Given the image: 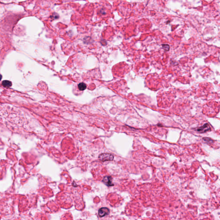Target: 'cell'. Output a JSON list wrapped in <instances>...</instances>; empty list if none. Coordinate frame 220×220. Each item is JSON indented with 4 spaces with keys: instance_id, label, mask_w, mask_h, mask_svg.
I'll list each match as a JSON object with an SVG mask.
<instances>
[{
    "instance_id": "cell-1",
    "label": "cell",
    "mask_w": 220,
    "mask_h": 220,
    "mask_svg": "<svg viewBox=\"0 0 220 220\" xmlns=\"http://www.w3.org/2000/svg\"><path fill=\"white\" fill-rule=\"evenodd\" d=\"M99 158L102 162L108 161H112L114 160V156L113 155L108 153H103L99 155Z\"/></svg>"
},
{
    "instance_id": "cell-3",
    "label": "cell",
    "mask_w": 220,
    "mask_h": 220,
    "mask_svg": "<svg viewBox=\"0 0 220 220\" xmlns=\"http://www.w3.org/2000/svg\"><path fill=\"white\" fill-rule=\"evenodd\" d=\"M109 212V210L107 208H101L99 210V215L100 217H103L108 215Z\"/></svg>"
},
{
    "instance_id": "cell-10",
    "label": "cell",
    "mask_w": 220,
    "mask_h": 220,
    "mask_svg": "<svg viewBox=\"0 0 220 220\" xmlns=\"http://www.w3.org/2000/svg\"><path fill=\"white\" fill-rule=\"evenodd\" d=\"M1 79H2V76L1 75H0V80H1Z\"/></svg>"
},
{
    "instance_id": "cell-5",
    "label": "cell",
    "mask_w": 220,
    "mask_h": 220,
    "mask_svg": "<svg viewBox=\"0 0 220 220\" xmlns=\"http://www.w3.org/2000/svg\"><path fill=\"white\" fill-rule=\"evenodd\" d=\"M78 87L80 90L83 91V90L86 89L87 85H86L85 83H81L78 84Z\"/></svg>"
},
{
    "instance_id": "cell-6",
    "label": "cell",
    "mask_w": 220,
    "mask_h": 220,
    "mask_svg": "<svg viewBox=\"0 0 220 220\" xmlns=\"http://www.w3.org/2000/svg\"><path fill=\"white\" fill-rule=\"evenodd\" d=\"M3 85L4 87H10L11 86V83L10 82V81H4L3 82Z\"/></svg>"
},
{
    "instance_id": "cell-9",
    "label": "cell",
    "mask_w": 220,
    "mask_h": 220,
    "mask_svg": "<svg viewBox=\"0 0 220 220\" xmlns=\"http://www.w3.org/2000/svg\"><path fill=\"white\" fill-rule=\"evenodd\" d=\"M2 47V43L1 40L0 39V50H1Z\"/></svg>"
},
{
    "instance_id": "cell-7",
    "label": "cell",
    "mask_w": 220,
    "mask_h": 220,
    "mask_svg": "<svg viewBox=\"0 0 220 220\" xmlns=\"http://www.w3.org/2000/svg\"><path fill=\"white\" fill-rule=\"evenodd\" d=\"M162 47L164 49H165V50L166 51H168L170 50V46L168 44H162Z\"/></svg>"
},
{
    "instance_id": "cell-4",
    "label": "cell",
    "mask_w": 220,
    "mask_h": 220,
    "mask_svg": "<svg viewBox=\"0 0 220 220\" xmlns=\"http://www.w3.org/2000/svg\"><path fill=\"white\" fill-rule=\"evenodd\" d=\"M210 129V127L208 123H206L203 125V126H201L197 129V131L200 133H203L209 131Z\"/></svg>"
},
{
    "instance_id": "cell-8",
    "label": "cell",
    "mask_w": 220,
    "mask_h": 220,
    "mask_svg": "<svg viewBox=\"0 0 220 220\" xmlns=\"http://www.w3.org/2000/svg\"><path fill=\"white\" fill-rule=\"evenodd\" d=\"M203 140L205 142H207V143H211L213 142V141L211 139L208 138H204Z\"/></svg>"
},
{
    "instance_id": "cell-2",
    "label": "cell",
    "mask_w": 220,
    "mask_h": 220,
    "mask_svg": "<svg viewBox=\"0 0 220 220\" xmlns=\"http://www.w3.org/2000/svg\"><path fill=\"white\" fill-rule=\"evenodd\" d=\"M102 182L107 186L111 187L114 186V184L112 183V178L109 176H106L104 177L102 180Z\"/></svg>"
}]
</instances>
